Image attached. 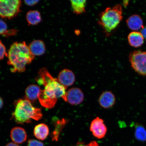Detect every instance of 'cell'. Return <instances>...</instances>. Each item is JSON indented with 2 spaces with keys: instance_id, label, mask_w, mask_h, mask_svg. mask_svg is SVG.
<instances>
[{
  "instance_id": "6da1fadb",
  "label": "cell",
  "mask_w": 146,
  "mask_h": 146,
  "mask_svg": "<svg viewBox=\"0 0 146 146\" xmlns=\"http://www.w3.org/2000/svg\"><path fill=\"white\" fill-rule=\"evenodd\" d=\"M35 80L38 84L44 86L41 90L38 99L40 103L46 108L54 107L58 98L64 100L67 88L62 85L57 79L51 75L47 69L43 68L39 70Z\"/></svg>"
},
{
  "instance_id": "7a4b0ae2",
  "label": "cell",
  "mask_w": 146,
  "mask_h": 146,
  "mask_svg": "<svg viewBox=\"0 0 146 146\" xmlns=\"http://www.w3.org/2000/svg\"><path fill=\"white\" fill-rule=\"evenodd\" d=\"M8 57V64L13 67L11 72L21 73L25 72L26 65L32 62L35 56L25 42H15L11 46Z\"/></svg>"
},
{
  "instance_id": "3957f363",
  "label": "cell",
  "mask_w": 146,
  "mask_h": 146,
  "mask_svg": "<svg viewBox=\"0 0 146 146\" xmlns=\"http://www.w3.org/2000/svg\"><path fill=\"white\" fill-rule=\"evenodd\" d=\"M15 107L12 118L17 123H30L32 119L39 120L42 117L41 110L33 106L31 103L26 99L17 100Z\"/></svg>"
},
{
  "instance_id": "277c9868",
  "label": "cell",
  "mask_w": 146,
  "mask_h": 146,
  "mask_svg": "<svg viewBox=\"0 0 146 146\" xmlns=\"http://www.w3.org/2000/svg\"><path fill=\"white\" fill-rule=\"evenodd\" d=\"M122 19L121 5L118 4L106 9L100 14L98 23L109 34L117 27Z\"/></svg>"
},
{
  "instance_id": "5b68a950",
  "label": "cell",
  "mask_w": 146,
  "mask_h": 146,
  "mask_svg": "<svg viewBox=\"0 0 146 146\" xmlns=\"http://www.w3.org/2000/svg\"><path fill=\"white\" fill-rule=\"evenodd\" d=\"M21 1L20 0H0V17L12 19L21 11Z\"/></svg>"
},
{
  "instance_id": "8992f818",
  "label": "cell",
  "mask_w": 146,
  "mask_h": 146,
  "mask_svg": "<svg viewBox=\"0 0 146 146\" xmlns=\"http://www.w3.org/2000/svg\"><path fill=\"white\" fill-rule=\"evenodd\" d=\"M129 60L134 70L141 75H146V52L135 51L129 54Z\"/></svg>"
},
{
  "instance_id": "52a82bcc",
  "label": "cell",
  "mask_w": 146,
  "mask_h": 146,
  "mask_svg": "<svg viewBox=\"0 0 146 146\" xmlns=\"http://www.w3.org/2000/svg\"><path fill=\"white\" fill-rule=\"evenodd\" d=\"M84 99V94L81 89L72 88L66 92L64 100L71 105H77L81 103Z\"/></svg>"
},
{
  "instance_id": "ba28073f",
  "label": "cell",
  "mask_w": 146,
  "mask_h": 146,
  "mask_svg": "<svg viewBox=\"0 0 146 146\" xmlns=\"http://www.w3.org/2000/svg\"><path fill=\"white\" fill-rule=\"evenodd\" d=\"M90 130L94 136L100 139L105 136L107 128L104 123V120L99 117H97L91 122Z\"/></svg>"
},
{
  "instance_id": "9c48e42d",
  "label": "cell",
  "mask_w": 146,
  "mask_h": 146,
  "mask_svg": "<svg viewBox=\"0 0 146 146\" xmlns=\"http://www.w3.org/2000/svg\"><path fill=\"white\" fill-rule=\"evenodd\" d=\"M75 79V76L72 71L64 69L60 72L58 80L62 85L67 88L74 84Z\"/></svg>"
},
{
  "instance_id": "30bf717a",
  "label": "cell",
  "mask_w": 146,
  "mask_h": 146,
  "mask_svg": "<svg viewBox=\"0 0 146 146\" xmlns=\"http://www.w3.org/2000/svg\"><path fill=\"white\" fill-rule=\"evenodd\" d=\"M11 139L14 143L21 144L26 141L27 138V132L25 129L19 127L13 128L11 131Z\"/></svg>"
},
{
  "instance_id": "8fae6325",
  "label": "cell",
  "mask_w": 146,
  "mask_h": 146,
  "mask_svg": "<svg viewBox=\"0 0 146 146\" xmlns=\"http://www.w3.org/2000/svg\"><path fill=\"white\" fill-rule=\"evenodd\" d=\"M98 102L100 106L103 108H109L114 105L115 97L111 91H105L100 95Z\"/></svg>"
},
{
  "instance_id": "7c38bea8",
  "label": "cell",
  "mask_w": 146,
  "mask_h": 146,
  "mask_svg": "<svg viewBox=\"0 0 146 146\" xmlns=\"http://www.w3.org/2000/svg\"><path fill=\"white\" fill-rule=\"evenodd\" d=\"M40 88L36 85L32 84L27 87L25 91V99L31 102H35L39 95Z\"/></svg>"
},
{
  "instance_id": "4fadbf2b",
  "label": "cell",
  "mask_w": 146,
  "mask_h": 146,
  "mask_svg": "<svg viewBox=\"0 0 146 146\" xmlns=\"http://www.w3.org/2000/svg\"><path fill=\"white\" fill-rule=\"evenodd\" d=\"M127 23L128 27L132 30L137 31L144 27L142 18L138 15L130 16L127 20Z\"/></svg>"
},
{
  "instance_id": "5bb4252c",
  "label": "cell",
  "mask_w": 146,
  "mask_h": 146,
  "mask_svg": "<svg viewBox=\"0 0 146 146\" xmlns=\"http://www.w3.org/2000/svg\"><path fill=\"white\" fill-rule=\"evenodd\" d=\"M31 52L34 56L42 55L44 54L45 47L44 43L40 40L33 41L29 46Z\"/></svg>"
},
{
  "instance_id": "9a60e30c",
  "label": "cell",
  "mask_w": 146,
  "mask_h": 146,
  "mask_svg": "<svg viewBox=\"0 0 146 146\" xmlns=\"http://www.w3.org/2000/svg\"><path fill=\"white\" fill-rule=\"evenodd\" d=\"M49 129L48 126L44 123H40L36 126L34 130L35 136L38 139L44 140L48 135Z\"/></svg>"
},
{
  "instance_id": "2e32d148",
  "label": "cell",
  "mask_w": 146,
  "mask_h": 146,
  "mask_svg": "<svg viewBox=\"0 0 146 146\" xmlns=\"http://www.w3.org/2000/svg\"><path fill=\"white\" fill-rule=\"evenodd\" d=\"M144 37L141 33L133 32L128 36L129 44L135 47L141 46L144 42Z\"/></svg>"
},
{
  "instance_id": "e0dca14e",
  "label": "cell",
  "mask_w": 146,
  "mask_h": 146,
  "mask_svg": "<svg viewBox=\"0 0 146 146\" xmlns=\"http://www.w3.org/2000/svg\"><path fill=\"white\" fill-rule=\"evenodd\" d=\"M26 19L29 25H36L40 22L42 18L40 13L38 11L33 10L27 13Z\"/></svg>"
},
{
  "instance_id": "ac0fdd59",
  "label": "cell",
  "mask_w": 146,
  "mask_h": 146,
  "mask_svg": "<svg viewBox=\"0 0 146 146\" xmlns=\"http://www.w3.org/2000/svg\"><path fill=\"white\" fill-rule=\"evenodd\" d=\"M65 119L58 120L55 123V128L51 134L52 141H58L60 133L66 123Z\"/></svg>"
},
{
  "instance_id": "d6986e66",
  "label": "cell",
  "mask_w": 146,
  "mask_h": 146,
  "mask_svg": "<svg viewBox=\"0 0 146 146\" xmlns=\"http://www.w3.org/2000/svg\"><path fill=\"white\" fill-rule=\"evenodd\" d=\"M70 2L74 13L79 14L85 12L86 1H71Z\"/></svg>"
},
{
  "instance_id": "ffe728a7",
  "label": "cell",
  "mask_w": 146,
  "mask_h": 146,
  "mask_svg": "<svg viewBox=\"0 0 146 146\" xmlns=\"http://www.w3.org/2000/svg\"><path fill=\"white\" fill-rule=\"evenodd\" d=\"M135 135L139 141H144L146 140V131L141 126L138 125L136 127Z\"/></svg>"
},
{
  "instance_id": "44dd1931",
  "label": "cell",
  "mask_w": 146,
  "mask_h": 146,
  "mask_svg": "<svg viewBox=\"0 0 146 146\" xmlns=\"http://www.w3.org/2000/svg\"><path fill=\"white\" fill-rule=\"evenodd\" d=\"M7 25L4 21L0 19V35L4 36L8 30Z\"/></svg>"
},
{
  "instance_id": "7402d4cb",
  "label": "cell",
  "mask_w": 146,
  "mask_h": 146,
  "mask_svg": "<svg viewBox=\"0 0 146 146\" xmlns=\"http://www.w3.org/2000/svg\"><path fill=\"white\" fill-rule=\"evenodd\" d=\"M27 146H44L42 142L35 139H29Z\"/></svg>"
},
{
  "instance_id": "603a6c76",
  "label": "cell",
  "mask_w": 146,
  "mask_h": 146,
  "mask_svg": "<svg viewBox=\"0 0 146 146\" xmlns=\"http://www.w3.org/2000/svg\"><path fill=\"white\" fill-rule=\"evenodd\" d=\"M6 54V48L5 45L0 40V60H2Z\"/></svg>"
},
{
  "instance_id": "cb8c5ba5",
  "label": "cell",
  "mask_w": 146,
  "mask_h": 146,
  "mask_svg": "<svg viewBox=\"0 0 146 146\" xmlns=\"http://www.w3.org/2000/svg\"><path fill=\"white\" fill-rule=\"evenodd\" d=\"M76 146H99L97 142L95 141H92L90 143L86 145L84 142H79L76 144Z\"/></svg>"
},
{
  "instance_id": "d4e9b609",
  "label": "cell",
  "mask_w": 146,
  "mask_h": 146,
  "mask_svg": "<svg viewBox=\"0 0 146 146\" xmlns=\"http://www.w3.org/2000/svg\"><path fill=\"white\" fill-rule=\"evenodd\" d=\"M18 32V31L16 29L8 30V31L4 35L5 37H9V36L16 35Z\"/></svg>"
},
{
  "instance_id": "484cf974",
  "label": "cell",
  "mask_w": 146,
  "mask_h": 146,
  "mask_svg": "<svg viewBox=\"0 0 146 146\" xmlns=\"http://www.w3.org/2000/svg\"><path fill=\"white\" fill-rule=\"evenodd\" d=\"M25 2L27 5L29 6H33L39 2V1H25Z\"/></svg>"
},
{
  "instance_id": "4316f807",
  "label": "cell",
  "mask_w": 146,
  "mask_h": 146,
  "mask_svg": "<svg viewBox=\"0 0 146 146\" xmlns=\"http://www.w3.org/2000/svg\"><path fill=\"white\" fill-rule=\"evenodd\" d=\"M141 33L143 35L144 38H145L146 39V27H144L142 29L141 31Z\"/></svg>"
},
{
  "instance_id": "83f0119b",
  "label": "cell",
  "mask_w": 146,
  "mask_h": 146,
  "mask_svg": "<svg viewBox=\"0 0 146 146\" xmlns=\"http://www.w3.org/2000/svg\"><path fill=\"white\" fill-rule=\"evenodd\" d=\"M5 146H19L17 144L14 143V142H10V143L7 144Z\"/></svg>"
},
{
  "instance_id": "f1b7e54d",
  "label": "cell",
  "mask_w": 146,
  "mask_h": 146,
  "mask_svg": "<svg viewBox=\"0 0 146 146\" xmlns=\"http://www.w3.org/2000/svg\"><path fill=\"white\" fill-rule=\"evenodd\" d=\"M3 100L1 97H0V109L2 108L3 105Z\"/></svg>"
}]
</instances>
